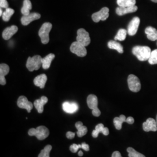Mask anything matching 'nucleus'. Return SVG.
Instances as JSON below:
<instances>
[{
	"label": "nucleus",
	"mask_w": 157,
	"mask_h": 157,
	"mask_svg": "<svg viewBox=\"0 0 157 157\" xmlns=\"http://www.w3.org/2000/svg\"><path fill=\"white\" fill-rule=\"evenodd\" d=\"M133 55L137 58L140 61H145L148 60L151 50L148 46H135L132 49Z\"/></svg>",
	"instance_id": "obj_1"
},
{
	"label": "nucleus",
	"mask_w": 157,
	"mask_h": 157,
	"mask_svg": "<svg viewBox=\"0 0 157 157\" xmlns=\"http://www.w3.org/2000/svg\"><path fill=\"white\" fill-rule=\"evenodd\" d=\"M28 135L30 136H36L40 140H43L46 139L49 135V129L44 126H40L36 129L32 128L29 129Z\"/></svg>",
	"instance_id": "obj_2"
},
{
	"label": "nucleus",
	"mask_w": 157,
	"mask_h": 157,
	"mask_svg": "<svg viewBox=\"0 0 157 157\" xmlns=\"http://www.w3.org/2000/svg\"><path fill=\"white\" fill-rule=\"evenodd\" d=\"M52 25L51 23H44L40 29L39 31V36L41 43L43 44H47L50 41L49 34L51 30L52 29Z\"/></svg>",
	"instance_id": "obj_3"
},
{
	"label": "nucleus",
	"mask_w": 157,
	"mask_h": 157,
	"mask_svg": "<svg viewBox=\"0 0 157 157\" xmlns=\"http://www.w3.org/2000/svg\"><path fill=\"white\" fill-rule=\"evenodd\" d=\"M42 59L40 56H34L33 57L29 56L26 62V67L29 71L32 72L39 69L42 65Z\"/></svg>",
	"instance_id": "obj_4"
},
{
	"label": "nucleus",
	"mask_w": 157,
	"mask_h": 157,
	"mask_svg": "<svg viewBox=\"0 0 157 157\" xmlns=\"http://www.w3.org/2000/svg\"><path fill=\"white\" fill-rule=\"evenodd\" d=\"M87 103L89 108L93 110V115L96 117H100L101 115V111L98 108L97 97L94 94H90L89 95L87 98Z\"/></svg>",
	"instance_id": "obj_5"
},
{
	"label": "nucleus",
	"mask_w": 157,
	"mask_h": 157,
	"mask_svg": "<svg viewBox=\"0 0 157 157\" xmlns=\"http://www.w3.org/2000/svg\"><path fill=\"white\" fill-rule=\"evenodd\" d=\"M76 41L84 47H87L91 42L89 33L84 29H79L77 32Z\"/></svg>",
	"instance_id": "obj_6"
},
{
	"label": "nucleus",
	"mask_w": 157,
	"mask_h": 157,
	"mask_svg": "<svg viewBox=\"0 0 157 157\" xmlns=\"http://www.w3.org/2000/svg\"><path fill=\"white\" fill-rule=\"evenodd\" d=\"M128 83L130 91L137 93L141 89L140 81L139 78L134 75H130L128 78Z\"/></svg>",
	"instance_id": "obj_7"
},
{
	"label": "nucleus",
	"mask_w": 157,
	"mask_h": 157,
	"mask_svg": "<svg viewBox=\"0 0 157 157\" xmlns=\"http://www.w3.org/2000/svg\"><path fill=\"white\" fill-rule=\"evenodd\" d=\"M70 50L73 54L80 57H83L87 55V50L86 48V47L81 44L78 41L73 42L71 44Z\"/></svg>",
	"instance_id": "obj_8"
},
{
	"label": "nucleus",
	"mask_w": 157,
	"mask_h": 157,
	"mask_svg": "<svg viewBox=\"0 0 157 157\" xmlns=\"http://www.w3.org/2000/svg\"><path fill=\"white\" fill-rule=\"evenodd\" d=\"M109 10L107 7H104L100 11L92 15V19L94 22H98L100 21H105L109 17Z\"/></svg>",
	"instance_id": "obj_9"
},
{
	"label": "nucleus",
	"mask_w": 157,
	"mask_h": 157,
	"mask_svg": "<svg viewBox=\"0 0 157 157\" xmlns=\"http://www.w3.org/2000/svg\"><path fill=\"white\" fill-rule=\"evenodd\" d=\"M17 106L20 108L26 109L29 113L31 112L33 107V104L31 102L29 101L28 98L23 95H21L19 97L17 102Z\"/></svg>",
	"instance_id": "obj_10"
},
{
	"label": "nucleus",
	"mask_w": 157,
	"mask_h": 157,
	"mask_svg": "<svg viewBox=\"0 0 157 157\" xmlns=\"http://www.w3.org/2000/svg\"><path fill=\"white\" fill-rule=\"evenodd\" d=\"M140 22V19L139 17H136L132 19V20L129 23L128 26V33L130 36L135 35L139 29V26Z\"/></svg>",
	"instance_id": "obj_11"
},
{
	"label": "nucleus",
	"mask_w": 157,
	"mask_h": 157,
	"mask_svg": "<svg viewBox=\"0 0 157 157\" xmlns=\"http://www.w3.org/2000/svg\"><path fill=\"white\" fill-rule=\"evenodd\" d=\"M143 130L147 132H156L157 130V124L156 121L153 118H148L146 122L143 124Z\"/></svg>",
	"instance_id": "obj_12"
},
{
	"label": "nucleus",
	"mask_w": 157,
	"mask_h": 157,
	"mask_svg": "<svg viewBox=\"0 0 157 157\" xmlns=\"http://www.w3.org/2000/svg\"><path fill=\"white\" fill-rule=\"evenodd\" d=\"M41 17V15L38 13H30L28 15H23L21 18V23L23 25L27 26L29 23Z\"/></svg>",
	"instance_id": "obj_13"
},
{
	"label": "nucleus",
	"mask_w": 157,
	"mask_h": 157,
	"mask_svg": "<svg viewBox=\"0 0 157 157\" xmlns=\"http://www.w3.org/2000/svg\"><path fill=\"white\" fill-rule=\"evenodd\" d=\"M62 108L63 111L68 113H73L78 110V105L76 102H65L62 104Z\"/></svg>",
	"instance_id": "obj_14"
},
{
	"label": "nucleus",
	"mask_w": 157,
	"mask_h": 157,
	"mask_svg": "<svg viewBox=\"0 0 157 157\" xmlns=\"http://www.w3.org/2000/svg\"><path fill=\"white\" fill-rule=\"evenodd\" d=\"M100 133H102L105 136H108L109 133V129L107 128H105L102 124H98L95 126V129L92 132V136L94 138H97L98 137Z\"/></svg>",
	"instance_id": "obj_15"
},
{
	"label": "nucleus",
	"mask_w": 157,
	"mask_h": 157,
	"mask_svg": "<svg viewBox=\"0 0 157 157\" xmlns=\"http://www.w3.org/2000/svg\"><path fill=\"white\" fill-rule=\"evenodd\" d=\"M137 9H138V7L136 6H128V7L119 6L116 9V13L119 16H122L127 13L135 12L137 10Z\"/></svg>",
	"instance_id": "obj_16"
},
{
	"label": "nucleus",
	"mask_w": 157,
	"mask_h": 157,
	"mask_svg": "<svg viewBox=\"0 0 157 157\" xmlns=\"http://www.w3.org/2000/svg\"><path fill=\"white\" fill-rule=\"evenodd\" d=\"M10 72V67L6 63H1L0 65V84L5 85L6 83L5 76Z\"/></svg>",
	"instance_id": "obj_17"
},
{
	"label": "nucleus",
	"mask_w": 157,
	"mask_h": 157,
	"mask_svg": "<svg viewBox=\"0 0 157 157\" xmlns=\"http://www.w3.org/2000/svg\"><path fill=\"white\" fill-rule=\"evenodd\" d=\"M18 30V28L17 26L12 25L10 27L5 29L2 32V37L6 40H10L12 37L17 33Z\"/></svg>",
	"instance_id": "obj_18"
},
{
	"label": "nucleus",
	"mask_w": 157,
	"mask_h": 157,
	"mask_svg": "<svg viewBox=\"0 0 157 157\" xmlns=\"http://www.w3.org/2000/svg\"><path fill=\"white\" fill-rule=\"evenodd\" d=\"M48 102V98L45 96H42L41 98L35 100L34 106L37 109L39 113H41L44 111V105Z\"/></svg>",
	"instance_id": "obj_19"
},
{
	"label": "nucleus",
	"mask_w": 157,
	"mask_h": 157,
	"mask_svg": "<svg viewBox=\"0 0 157 157\" xmlns=\"http://www.w3.org/2000/svg\"><path fill=\"white\" fill-rule=\"evenodd\" d=\"M47 77L45 74H41L36 77L34 79V84L41 89H43L45 87Z\"/></svg>",
	"instance_id": "obj_20"
},
{
	"label": "nucleus",
	"mask_w": 157,
	"mask_h": 157,
	"mask_svg": "<svg viewBox=\"0 0 157 157\" xmlns=\"http://www.w3.org/2000/svg\"><path fill=\"white\" fill-rule=\"evenodd\" d=\"M147 37L148 39L151 41H155L157 40V30L156 29L148 26L145 29Z\"/></svg>",
	"instance_id": "obj_21"
},
{
	"label": "nucleus",
	"mask_w": 157,
	"mask_h": 157,
	"mask_svg": "<svg viewBox=\"0 0 157 157\" xmlns=\"http://www.w3.org/2000/svg\"><path fill=\"white\" fill-rule=\"evenodd\" d=\"M55 55L54 54H49L42 59V67L44 69H47L50 67L52 61L54 59Z\"/></svg>",
	"instance_id": "obj_22"
},
{
	"label": "nucleus",
	"mask_w": 157,
	"mask_h": 157,
	"mask_svg": "<svg viewBox=\"0 0 157 157\" xmlns=\"http://www.w3.org/2000/svg\"><path fill=\"white\" fill-rule=\"evenodd\" d=\"M108 47L112 50L117 51L119 53L122 54L124 52V48L122 45L116 41L111 40L108 43Z\"/></svg>",
	"instance_id": "obj_23"
},
{
	"label": "nucleus",
	"mask_w": 157,
	"mask_h": 157,
	"mask_svg": "<svg viewBox=\"0 0 157 157\" xmlns=\"http://www.w3.org/2000/svg\"><path fill=\"white\" fill-rule=\"evenodd\" d=\"M75 126L78 129L77 135L79 137H82L86 135L87 133V128L85 126H83L82 122H78L75 124Z\"/></svg>",
	"instance_id": "obj_24"
},
{
	"label": "nucleus",
	"mask_w": 157,
	"mask_h": 157,
	"mask_svg": "<svg viewBox=\"0 0 157 157\" xmlns=\"http://www.w3.org/2000/svg\"><path fill=\"white\" fill-rule=\"evenodd\" d=\"M32 8V2L30 0H24L23 6L21 9V13L23 15H28L30 14V11Z\"/></svg>",
	"instance_id": "obj_25"
},
{
	"label": "nucleus",
	"mask_w": 157,
	"mask_h": 157,
	"mask_svg": "<svg viewBox=\"0 0 157 157\" xmlns=\"http://www.w3.org/2000/svg\"><path fill=\"white\" fill-rule=\"evenodd\" d=\"M126 118L124 115H120L119 117H116L113 119V124L115 128L117 130H121L122 127V124L126 122Z\"/></svg>",
	"instance_id": "obj_26"
},
{
	"label": "nucleus",
	"mask_w": 157,
	"mask_h": 157,
	"mask_svg": "<svg viewBox=\"0 0 157 157\" xmlns=\"http://www.w3.org/2000/svg\"><path fill=\"white\" fill-rule=\"evenodd\" d=\"M136 0H117V4L121 7H128L135 6Z\"/></svg>",
	"instance_id": "obj_27"
},
{
	"label": "nucleus",
	"mask_w": 157,
	"mask_h": 157,
	"mask_svg": "<svg viewBox=\"0 0 157 157\" xmlns=\"http://www.w3.org/2000/svg\"><path fill=\"white\" fill-rule=\"evenodd\" d=\"M128 31L124 29H120L118 30V33L115 37V40L124 41L126 37Z\"/></svg>",
	"instance_id": "obj_28"
},
{
	"label": "nucleus",
	"mask_w": 157,
	"mask_h": 157,
	"mask_svg": "<svg viewBox=\"0 0 157 157\" xmlns=\"http://www.w3.org/2000/svg\"><path fill=\"white\" fill-rule=\"evenodd\" d=\"M14 12H15V11L13 9L10 8H6V11L4 12V13L2 14L3 21L5 22H8L10 20L12 15L14 13Z\"/></svg>",
	"instance_id": "obj_29"
},
{
	"label": "nucleus",
	"mask_w": 157,
	"mask_h": 157,
	"mask_svg": "<svg viewBox=\"0 0 157 157\" xmlns=\"http://www.w3.org/2000/svg\"><path fill=\"white\" fill-rule=\"evenodd\" d=\"M52 150V146L47 145L43 150H42L38 157H50V153Z\"/></svg>",
	"instance_id": "obj_30"
},
{
	"label": "nucleus",
	"mask_w": 157,
	"mask_h": 157,
	"mask_svg": "<svg viewBox=\"0 0 157 157\" xmlns=\"http://www.w3.org/2000/svg\"><path fill=\"white\" fill-rule=\"evenodd\" d=\"M127 151L128 152L129 157H146L143 154L136 151L132 147H128L127 148Z\"/></svg>",
	"instance_id": "obj_31"
},
{
	"label": "nucleus",
	"mask_w": 157,
	"mask_h": 157,
	"mask_svg": "<svg viewBox=\"0 0 157 157\" xmlns=\"http://www.w3.org/2000/svg\"><path fill=\"white\" fill-rule=\"evenodd\" d=\"M148 61L151 65L157 64V49L151 51V55Z\"/></svg>",
	"instance_id": "obj_32"
},
{
	"label": "nucleus",
	"mask_w": 157,
	"mask_h": 157,
	"mask_svg": "<svg viewBox=\"0 0 157 157\" xmlns=\"http://www.w3.org/2000/svg\"><path fill=\"white\" fill-rule=\"evenodd\" d=\"M79 148H82V144H73L70 146V151L76 153L78 151Z\"/></svg>",
	"instance_id": "obj_33"
},
{
	"label": "nucleus",
	"mask_w": 157,
	"mask_h": 157,
	"mask_svg": "<svg viewBox=\"0 0 157 157\" xmlns=\"http://www.w3.org/2000/svg\"><path fill=\"white\" fill-rule=\"evenodd\" d=\"M0 6L1 8H8V3L6 0H0Z\"/></svg>",
	"instance_id": "obj_34"
},
{
	"label": "nucleus",
	"mask_w": 157,
	"mask_h": 157,
	"mask_svg": "<svg viewBox=\"0 0 157 157\" xmlns=\"http://www.w3.org/2000/svg\"><path fill=\"white\" fill-rule=\"evenodd\" d=\"M75 136V133L72 132H67V137L69 139H72Z\"/></svg>",
	"instance_id": "obj_35"
},
{
	"label": "nucleus",
	"mask_w": 157,
	"mask_h": 157,
	"mask_svg": "<svg viewBox=\"0 0 157 157\" xmlns=\"http://www.w3.org/2000/svg\"><path fill=\"white\" fill-rule=\"evenodd\" d=\"M82 148L84 150L86 151H89L90 150L89 146L88 144H87L86 143H83L82 144Z\"/></svg>",
	"instance_id": "obj_36"
},
{
	"label": "nucleus",
	"mask_w": 157,
	"mask_h": 157,
	"mask_svg": "<svg viewBox=\"0 0 157 157\" xmlns=\"http://www.w3.org/2000/svg\"><path fill=\"white\" fill-rule=\"evenodd\" d=\"M126 122L128 123V124H134L135 122V119L134 118L132 117H129L128 118H126Z\"/></svg>",
	"instance_id": "obj_37"
},
{
	"label": "nucleus",
	"mask_w": 157,
	"mask_h": 157,
	"mask_svg": "<svg viewBox=\"0 0 157 157\" xmlns=\"http://www.w3.org/2000/svg\"><path fill=\"white\" fill-rule=\"evenodd\" d=\"M112 157H122L121 155V154L119 151H114L112 154Z\"/></svg>",
	"instance_id": "obj_38"
},
{
	"label": "nucleus",
	"mask_w": 157,
	"mask_h": 157,
	"mask_svg": "<svg viewBox=\"0 0 157 157\" xmlns=\"http://www.w3.org/2000/svg\"><path fill=\"white\" fill-rule=\"evenodd\" d=\"M78 155L79 157H82L83 155V152L82 151H79L78 152Z\"/></svg>",
	"instance_id": "obj_39"
},
{
	"label": "nucleus",
	"mask_w": 157,
	"mask_h": 157,
	"mask_svg": "<svg viewBox=\"0 0 157 157\" xmlns=\"http://www.w3.org/2000/svg\"><path fill=\"white\" fill-rule=\"evenodd\" d=\"M4 12H2V8H1L0 10V15L1 16H2V14H3Z\"/></svg>",
	"instance_id": "obj_40"
},
{
	"label": "nucleus",
	"mask_w": 157,
	"mask_h": 157,
	"mask_svg": "<svg viewBox=\"0 0 157 157\" xmlns=\"http://www.w3.org/2000/svg\"><path fill=\"white\" fill-rule=\"evenodd\" d=\"M152 2H155V3H157V0H151Z\"/></svg>",
	"instance_id": "obj_41"
},
{
	"label": "nucleus",
	"mask_w": 157,
	"mask_h": 157,
	"mask_svg": "<svg viewBox=\"0 0 157 157\" xmlns=\"http://www.w3.org/2000/svg\"><path fill=\"white\" fill-rule=\"evenodd\" d=\"M155 121H156V122H157V117H156V120H155Z\"/></svg>",
	"instance_id": "obj_42"
}]
</instances>
